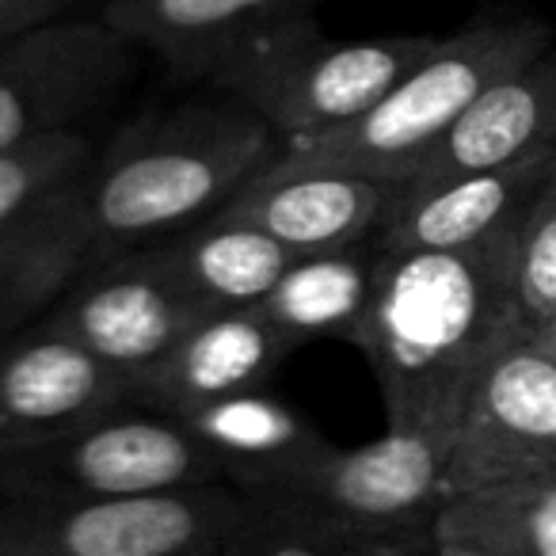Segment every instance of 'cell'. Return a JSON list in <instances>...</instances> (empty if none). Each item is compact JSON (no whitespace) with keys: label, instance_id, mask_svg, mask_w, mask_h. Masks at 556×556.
Returning a JSON list of instances; mask_svg holds the SVG:
<instances>
[{"label":"cell","instance_id":"4fadbf2b","mask_svg":"<svg viewBox=\"0 0 556 556\" xmlns=\"http://www.w3.org/2000/svg\"><path fill=\"white\" fill-rule=\"evenodd\" d=\"M187 431L225 484L244 495H287L328 457L332 439L267 386L187 412Z\"/></svg>","mask_w":556,"mask_h":556},{"label":"cell","instance_id":"ffe728a7","mask_svg":"<svg viewBox=\"0 0 556 556\" xmlns=\"http://www.w3.org/2000/svg\"><path fill=\"white\" fill-rule=\"evenodd\" d=\"M156 248L187 287V294L206 313L260 305L298 260L294 248L263 232L260 225H248L229 214L206 217V222L161 240Z\"/></svg>","mask_w":556,"mask_h":556},{"label":"cell","instance_id":"9a60e30c","mask_svg":"<svg viewBox=\"0 0 556 556\" xmlns=\"http://www.w3.org/2000/svg\"><path fill=\"white\" fill-rule=\"evenodd\" d=\"M556 149V50L507 73L469 103L439 146L412 168L401 187H427L469 172L503 168Z\"/></svg>","mask_w":556,"mask_h":556},{"label":"cell","instance_id":"5bb4252c","mask_svg":"<svg viewBox=\"0 0 556 556\" xmlns=\"http://www.w3.org/2000/svg\"><path fill=\"white\" fill-rule=\"evenodd\" d=\"M556 176V149L503 168L469 172L427 187H401L378 232L381 252H442L522 225L533 199Z\"/></svg>","mask_w":556,"mask_h":556},{"label":"cell","instance_id":"7c38bea8","mask_svg":"<svg viewBox=\"0 0 556 556\" xmlns=\"http://www.w3.org/2000/svg\"><path fill=\"white\" fill-rule=\"evenodd\" d=\"M396 191L401 184L393 179L270 161L217 214L260 225L263 232L302 255L355 240H378Z\"/></svg>","mask_w":556,"mask_h":556},{"label":"cell","instance_id":"30bf717a","mask_svg":"<svg viewBox=\"0 0 556 556\" xmlns=\"http://www.w3.org/2000/svg\"><path fill=\"white\" fill-rule=\"evenodd\" d=\"M446 446L442 434L386 427V434L355 450L332 446L305 484L287 495L366 533L431 548L434 518L446 503Z\"/></svg>","mask_w":556,"mask_h":556},{"label":"cell","instance_id":"44dd1931","mask_svg":"<svg viewBox=\"0 0 556 556\" xmlns=\"http://www.w3.org/2000/svg\"><path fill=\"white\" fill-rule=\"evenodd\" d=\"M217 556H427V548L366 533L294 495H244Z\"/></svg>","mask_w":556,"mask_h":556},{"label":"cell","instance_id":"ac0fdd59","mask_svg":"<svg viewBox=\"0 0 556 556\" xmlns=\"http://www.w3.org/2000/svg\"><path fill=\"white\" fill-rule=\"evenodd\" d=\"M381 260L386 252L378 240L302 252L252 309L270 320L294 348L309 340L355 343L378 290Z\"/></svg>","mask_w":556,"mask_h":556},{"label":"cell","instance_id":"6da1fadb","mask_svg":"<svg viewBox=\"0 0 556 556\" xmlns=\"http://www.w3.org/2000/svg\"><path fill=\"white\" fill-rule=\"evenodd\" d=\"M530 328L518 298V225L442 252H386L363 351L386 427L450 439L480 370Z\"/></svg>","mask_w":556,"mask_h":556},{"label":"cell","instance_id":"83f0119b","mask_svg":"<svg viewBox=\"0 0 556 556\" xmlns=\"http://www.w3.org/2000/svg\"><path fill=\"white\" fill-rule=\"evenodd\" d=\"M0 556H9V553H4V548H0Z\"/></svg>","mask_w":556,"mask_h":556},{"label":"cell","instance_id":"603a6c76","mask_svg":"<svg viewBox=\"0 0 556 556\" xmlns=\"http://www.w3.org/2000/svg\"><path fill=\"white\" fill-rule=\"evenodd\" d=\"M96 161V146L85 130H65L0 153V232L31 217L54 194L73 187Z\"/></svg>","mask_w":556,"mask_h":556},{"label":"cell","instance_id":"ba28073f","mask_svg":"<svg viewBox=\"0 0 556 556\" xmlns=\"http://www.w3.org/2000/svg\"><path fill=\"white\" fill-rule=\"evenodd\" d=\"M134 42L108 20H50L0 42V153L80 130L130 80Z\"/></svg>","mask_w":556,"mask_h":556},{"label":"cell","instance_id":"8fae6325","mask_svg":"<svg viewBox=\"0 0 556 556\" xmlns=\"http://www.w3.org/2000/svg\"><path fill=\"white\" fill-rule=\"evenodd\" d=\"M126 401H138L134 381L47 313L0 340V446L42 442Z\"/></svg>","mask_w":556,"mask_h":556},{"label":"cell","instance_id":"7402d4cb","mask_svg":"<svg viewBox=\"0 0 556 556\" xmlns=\"http://www.w3.org/2000/svg\"><path fill=\"white\" fill-rule=\"evenodd\" d=\"M434 538L492 556H556V469L442 503Z\"/></svg>","mask_w":556,"mask_h":556},{"label":"cell","instance_id":"4316f807","mask_svg":"<svg viewBox=\"0 0 556 556\" xmlns=\"http://www.w3.org/2000/svg\"><path fill=\"white\" fill-rule=\"evenodd\" d=\"M533 332H538V340L545 343V348L556 355V317H548V320H541V325H533Z\"/></svg>","mask_w":556,"mask_h":556},{"label":"cell","instance_id":"d6986e66","mask_svg":"<svg viewBox=\"0 0 556 556\" xmlns=\"http://www.w3.org/2000/svg\"><path fill=\"white\" fill-rule=\"evenodd\" d=\"M80 179L31 217L0 232V340L39 320L92 263Z\"/></svg>","mask_w":556,"mask_h":556},{"label":"cell","instance_id":"52a82bcc","mask_svg":"<svg viewBox=\"0 0 556 556\" xmlns=\"http://www.w3.org/2000/svg\"><path fill=\"white\" fill-rule=\"evenodd\" d=\"M556 469V355L522 328L465 396L446 446V500Z\"/></svg>","mask_w":556,"mask_h":556},{"label":"cell","instance_id":"5b68a950","mask_svg":"<svg viewBox=\"0 0 556 556\" xmlns=\"http://www.w3.org/2000/svg\"><path fill=\"white\" fill-rule=\"evenodd\" d=\"M244 492L194 484L141 495H0L9 556H217Z\"/></svg>","mask_w":556,"mask_h":556},{"label":"cell","instance_id":"9c48e42d","mask_svg":"<svg viewBox=\"0 0 556 556\" xmlns=\"http://www.w3.org/2000/svg\"><path fill=\"white\" fill-rule=\"evenodd\" d=\"M100 363L138 381L206 317L156 244L96 255L47 309Z\"/></svg>","mask_w":556,"mask_h":556},{"label":"cell","instance_id":"2e32d148","mask_svg":"<svg viewBox=\"0 0 556 556\" xmlns=\"http://www.w3.org/2000/svg\"><path fill=\"white\" fill-rule=\"evenodd\" d=\"M294 343L255 309L206 313L146 378L138 381V401L184 419L187 412L214 404L222 396L263 389Z\"/></svg>","mask_w":556,"mask_h":556},{"label":"cell","instance_id":"8992f818","mask_svg":"<svg viewBox=\"0 0 556 556\" xmlns=\"http://www.w3.org/2000/svg\"><path fill=\"white\" fill-rule=\"evenodd\" d=\"M217 480L184 419L146 401H126L42 442L0 446V495H141Z\"/></svg>","mask_w":556,"mask_h":556},{"label":"cell","instance_id":"3957f363","mask_svg":"<svg viewBox=\"0 0 556 556\" xmlns=\"http://www.w3.org/2000/svg\"><path fill=\"white\" fill-rule=\"evenodd\" d=\"M553 42L541 20H480L439 39L366 115L320 138L287 141L278 164L340 168L404 184L484 88L541 58Z\"/></svg>","mask_w":556,"mask_h":556},{"label":"cell","instance_id":"d4e9b609","mask_svg":"<svg viewBox=\"0 0 556 556\" xmlns=\"http://www.w3.org/2000/svg\"><path fill=\"white\" fill-rule=\"evenodd\" d=\"M65 4H73V0H0V42L58 20Z\"/></svg>","mask_w":556,"mask_h":556},{"label":"cell","instance_id":"e0dca14e","mask_svg":"<svg viewBox=\"0 0 556 556\" xmlns=\"http://www.w3.org/2000/svg\"><path fill=\"white\" fill-rule=\"evenodd\" d=\"M309 9L313 0H108L103 20L184 77H210L248 39Z\"/></svg>","mask_w":556,"mask_h":556},{"label":"cell","instance_id":"7a4b0ae2","mask_svg":"<svg viewBox=\"0 0 556 556\" xmlns=\"http://www.w3.org/2000/svg\"><path fill=\"white\" fill-rule=\"evenodd\" d=\"M278 153V134L237 100L138 118L80 179L92 260L161 244L214 217Z\"/></svg>","mask_w":556,"mask_h":556},{"label":"cell","instance_id":"277c9868","mask_svg":"<svg viewBox=\"0 0 556 556\" xmlns=\"http://www.w3.org/2000/svg\"><path fill=\"white\" fill-rule=\"evenodd\" d=\"M434 42L431 35L332 42L313 16H298L237 47L210 80L255 111L287 146L355 123Z\"/></svg>","mask_w":556,"mask_h":556},{"label":"cell","instance_id":"484cf974","mask_svg":"<svg viewBox=\"0 0 556 556\" xmlns=\"http://www.w3.org/2000/svg\"><path fill=\"white\" fill-rule=\"evenodd\" d=\"M427 556H492L484 553V548H472V545H462V541H431V548H427Z\"/></svg>","mask_w":556,"mask_h":556},{"label":"cell","instance_id":"cb8c5ba5","mask_svg":"<svg viewBox=\"0 0 556 556\" xmlns=\"http://www.w3.org/2000/svg\"><path fill=\"white\" fill-rule=\"evenodd\" d=\"M518 298L530 325L556 317V176L518 225Z\"/></svg>","mask_w":556,"mask_h":556}]
</instances>
